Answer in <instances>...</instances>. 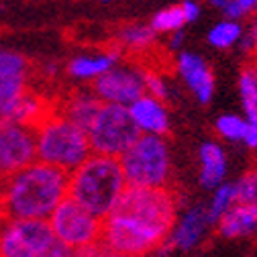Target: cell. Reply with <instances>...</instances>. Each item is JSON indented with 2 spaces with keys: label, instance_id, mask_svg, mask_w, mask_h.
<instances>
[{
  "label": "cell",
  "instance_id": "6da1fadb",
  "mask_svg": "<svg viewBox=\"0 0 257 257\" xmlns=\"http://www.w3.org/2000/svg\"><path fill=\"white\" fill-rule=\"evenodd\" d=\"M176 194L168 188L126 186L116 206L102 218L104 249L145 257L162 247L176 220Z\"/></svg>",
  "mask_w": 257,
  "mask_h": 257
},
{
  "label": "cell",
  "instance_id": "7a4b0ae2",
  "mask_svg": "<svg viewBox=\"0 0 257 257\" xmlns=\"http://www.w3.org/2000/svg\"><path fill=\"white\" fill-rule=\"evenodd\" d=\"M68 172L39 159L0 180L5 216L47 220L68 196Z\"/></svg>",
  "mask_w": 257,
  "mask_h": 257
},
{
  "label": "cell",
  "instance_id": "3957f363",
  "mask_svg": "<svg viewBox=\"0 0 257 257\" xmlns=\"http://www.w3.org/2000/svg\"><path fill=\"white\" fill-rule=\"evenodd\" d=\"M126 180L118 157L90 153L68 176V196L104 218L120 200Z\"/></svg>",
  "mask_w": 257,
  "mask_h": 257
},
{
  "label": "cell",
  "instance_id": "277c9868",
  "mask_svg": "<svg viewBox=\"0 0 257 257\" xmlns=\"http://www.w3.org/2000/svg\"><path fill=\"white\" fill-rule=\"evenodd\" d=\"M37 159L63 172H74L92 153L86 128L78 126L55 108L35 126Z\"/></svg>",
  "mask_w": 257,
  "mask_h": 257
},
{
  "label": "cell",
  "instance_id": "5b68a950",
  "mask_svg": "<svg viewBox=\"0 0 257 257\" xmlns=\"http://www.w3.org/2000/svg\"><path fill=\"white\" fill-rule=\"evenodd\" d=\"M126 186L135 188H168L172 180V151L166 135H145L131 143L120 157Z\"/></svg>",
  "mask_w": 257,
  "mask_h": 257
},
{
  "label": "cell",
  "instance_id": "8992f818",
  "mask_svg": "<svg viewBox=\"0 0 257 257\" xmlns=\"http://www.w3.org/2000/svg\"><path fill=\"white\" fill-rule=\"evenodd\" d=\"M92 153L120 157L131 143L139 137V128L135 126L126 106L104 104L86 128Z\"/></svg>",
  "mask_w": 257,
  "mask_h": 257
},
{
  "label": "cell",
  "instance_id": "52a82bcc",
  "mask_svg": "<svg viewBox=\"0 0 257 257\" xmlns=\"http://www.w3.org/2000/svg\"><path fill=\"white\" fill-rule=\"evenodd\" d=\"M51 233L57 241L70 249H80L92 243H100L102 218L66 196L47 218Z\"/></svg>",
  "mask_w": 257,
  "mask_h": 257
},
{
  "label": "cell",
  "instance_id": "ba28073f",
  "mask_svg": "<svg viewBox=\"0 0 257 257\" xmlns=\"http://www.w3.org/2000/svg\"><path fill=\"white\" fill-rule=\"evenodd\" d=\"M53 243L47 220L5 216L0 222V257H45Z\"/></svg>",
  "mask_w": 257,
  "mask_h": 257
},
{
  "label": "cell",
  "instance_id": "9c48e42d",
  "mask_svg": "<svg viewBox=\"0 0 257 257\" xmlns=\"http://www.w3.org/2000/svg\"><path fill=\"white\" fill-rule=\"evenodd\" d=\"M92 92L104 104L128 106L141 94H145V66H141L139 61H118L92 82Z\"/></svg>",
  "mask_w": 257,
  "mask_h": 257
},
{
  "label": "cell",
  "instance_id": "30bf717a",
  "mask_svg": "<svg viewBox=\"0 0 257 257\" xmlns=\"http://www.w3.org/2000/svg\"><path fill=\"white\" fill-rule=\"evenodd\" d=\"M37 159L35 126L0 116V180Z\"/></svg>",
  "mask_w": 257,
  "mask_h": 257
},
{
  "label": "cell",
  "instance_id": "8fae6325",
  "mask_svg": "<svg viewBox=\"0 0 257 257\" xmlns=\"http://www.w3.org/2000/svg\"><path fill=\"white\" fill-rule=\"evenodd\" d=\"M174 63H176V72L184 82V86L188 88V92L200 104H210L214 96V88H216V80H214V72L210 68V63L200 53L184 51V49L176 53Z\"/></svg>",
  "mask_w": 257,
  "mask_h": 257
},
{
  "label": "cell",
  "instance_id": "7c38bea8",
  "mask_svg": "<svg viewBox=\"0 0 257 257\" xmlns=\"http://www.w3.org/2000/svg\"><path fill=\"white\" fill-rule=\"evenodd\" d=\"M210 227H212V220L206 212V206H202V204L190 206L180 216H176L166 243L170 249L190 251L202 243V239Z\"/></svg>",
  "mask_w": 257,
  "mask_h": 257
},
{
  "label": "cell",
  "instance_id": "4fadbf2b",
  "mask_svg": "<svg viewBox=\"0 0 257 257\" xmlns=\"http://www.w3.org/2000/svg\"><path fill=\"white\" fill-rule=\"evenodd\" d=\"M126 108L135 126L139 128V133H145V135H168L170 133L172 120H170V108L166 100L155 98L151 94H141Z\"/></svg>",
  "mask_w": 257,
  "mask_h": 257
},
{
  "label": "cell",
  "instance_id": "5bb4252c",
  "mask_svg": "<svg viewBox=\"0 0 257 257\" xmlns=\"http://www.w3.org/2000/svg\"><path fill=\"white\" fill-rule=\"evenodd\" d=\"M122 59V51L112 45L104 51H92V53H80L74 55L68 61V76L76 82H88L92 84L96 78H100L104 72H108L112 66Z\"/></svg>",
  "mask_w": 257,
  "mask_h": 257
},
{
  "label": "cell",
  "instance_id": "9a60e30c",
  "mask_svg": "<svg viewBox=\"0 0 257 257\" xmlns=\"http://www.w3.org/2000/svg\"><path fill=\"white\" fill-rule=\"evenodd\" d=\"M51 110H53V106L43 98L41 94L23 90L21 94H17L15 98H11L5 104V110L0 116L15 120V122H21V124H27V126H37Z\"/></svg>",
  "mask_w": 257,
  "mask_h": 257
},
{
  "label": "cell",
  "instance_id": "2e32d148",
  "mask_svg": "<svg viewBox=\"0 0 257 257\" xmlns=\"http://www.w3.org/2000/svg\"><path fill=\"white\" fill-rule=\"evenodd\" d=\"M214 224L222 239L251 237L257 233V206L237 200Z\"/></svg>",
  "mask_w": 257,
  "mask_h": 257
},
{
  "label": "cell",
  "instance_id": "e0dca14e",
  "mask_svg": "<svg viewBox=\"0 0 257 257\" xmlns=\"http://www.w3.org/2000/svg\"><path fill=\"white\" fill-rule=\"evenodd\" d=\"M157 33L149 23H126L116 31V47L128 55H147L157 45Z\"/></svg>",
  "mask_w": 257,
  "mask_h": 257
},
{
  "label": "cell",
  "instance_id": "ac0fdd59",
  "mask_svg": "<svg viewBox=\"0 0 257 257\" xmlns=\"http://www.w3.org/2000/svg\"><path fill=\"white\" fill-rule=\"evenodd\" d=\"M102 102L92 90H76L70 92L66 98L59 102V110L66 118H70L72 122H76L82 128H88L90 122L94 120V116L98 114Z\"/></svg>",
  "mask_w": 257,
  "mask_h": 257
},
{
  "label": "cell",
  "instance_id": "d6986e66",
  "mask_svg": "<svg viewBox=\"0 0 257 257\" xmlns=\"http://www.w3.org/2000/svg\"><path fill=\"white\" fill-rule=\"evenodd\" d=\"M198 159H200V184L206 190H212L218 184L227 182L229 162H227V153H224L222 145L214 141L202 143L198 151Z\"/></svg>",
  "mask_w": 257,
  "mask_h": 257
},
{
  "label": "cell",
  "instance_id": "ffe728a7",
  "mask_svg": "<svg viewBox=\"0 0 257 257\" xmlns=\"http://www.w3.org/2000/svg\"><path fill=\"white\" fill-rule=\"evenodd\" d=\"M237 88L243 106V116L257 124V61L255 59H249L239 70Z\"/></svg>",
  "mask_w": 257,
  "mask_h": 257
},
{
  "label": "cell",
  "instance_id": "44dd1931",
  "mask_svg": "<svg viewBox=\"0 0 257 257\" xmlns=\"http://www.w3.org/2000/svg\"><path fill=\"white\" fill-rule=\"evenodd\" d=\"M245 33V25L243 21L237 19H229V17H222L220 21H216L206 33V41L212 49L224 51V49H233L239 45L241 37Z\"/></svg>",
  "mask_w": 257,
  "mask_h": 257
},
{
  "label": "cell",
  "instance_id": "7402d4cb",
  "mask_svg": "<svg viewBox=\"0 0 257 257\" xmlns=\"http://www.w3.org/2000/svg\"><path fill=\"white\" fill-rule=\"evenodd\" d=\"M235 202H237V188H235V184L222 182V184H218L216 188H212L210 202L206 204V212H208L212 224H214L224 212H227Z\"/></svg>",
  "mask_w": 257,
  "mask_h": 257
},
{
  "label": "cell",
  "instance_id": "603a6c76",
  "mask_svg": "<svg viewBox=\"0 0 257 257\" xmlns=\"http://www.w3.org/2000/svg\"><path fill=\"white\" fill-rule=\"evenodd\" d=\"M29 70L31 66L25 55L0 47V80H27Z\"/></svg>",
  "mask_w": 257,
  "mask_h": 257
},
{
  "label": "cell",
  "instance_id": "cb8c5ba5",
  "mask_svg": "<svg viewBox=\"0 0 257 257\" xmlns=\"http://www.w3.org/2000/svg\"><path fill=\"white\" fill-rule=\"evenodd\" d=\"M149 25L153 27V31L157 35H170L178 29H184L188 23L184 19V13H182L180 5H174V7H166L162 11H157L151 17Z\"/></svg>",
  "mask_w": 257,
  "mask_h": 257
},
{
  "label": "cell",
  "instance_id": "d4e9b609",
  "mask_svg": "<svg viewBox=\"0 0 257 257\" xmlns=\"http://www.w3.org/2000/svg\"><path fill=\"white\" fill-rule=\"evenodd\" d=\"M247 118L243 114H220L214 122V131L222 141L229 143H241L245 128H247Z\"/></svg>",
  "mask_w": 257,
  "mask_h": 257
},
{
  "label": "cell",
  "instance_id": "484cf974",
  "mask_svg": "<svg viewBox=\"0 0 257 257\" xmlns=\"http://www.w3.org/2000/svg\"><path fill=\"white\" fill-rule=\"evenodd\" d=\"M145 94H151V96H155V98H162V100H168L170 94H172L168 76H164L159 70L145 68Z\"/></svg>",
  "mask_w": 257,
  "mask_h": 257
},
{
  "label": "cell",
  "instance_id": "4316f807",
  "mask_svg": "<svg viewBox=\"0 0 257 257\" xmlns=\"http://www.w3.org/2000/svg\"><path fill=\"white\" fill-rule=\"evenodd\" d=\"M235 188H237V200L257 206V166L247 170L241 176V180L235 184Z\"/></svg>",
  "mask_w": 257,
  "mask_h": 257
},
{
  "label": "cell",
  "instance_id": "83f0119b",
  "mask_svg": "<svg viewBox=\"0 0 257 257\" xmlns=\"http://www.w3.org/2000/svg\"><path fill=\"white\" fill-rule=\"evenodd\" d=\"M253 13H257V0H229L227 7L222 9V17L229 19H249L253 17Z\"/></svg>",
  "mask_w": 257,
  "mask_h": 257
},
{
  "label": "cell",
  "instance_id": "f1b7e54d",
  "mask_svg": "<svg viewBox=\"0 0 257 257\" xmlns=\"http://www.w3.org/2000/svg\"><path fill=\"white\" fill-rule=\"evenodd\" d=\"M23 90H27V80H0V114L5 110V104Z\"/></svg>",
  "mask_w": 257,
  "mask_h": 257
},
{
  "label": "cell",
  "instance_id": "f546056e",
  "mask_svg": "<svg viewBox=\"0 0 257 257\" xmlns=\"http://www.w3.org/2000/svg\"><path fill=\"white\" fill-rule=\"evenodd\" d=\"M180 9L184 13L186 23H196L202 15V7L196 3V0H184V3H180Z\"/></svg>",
  "mask_w": 257,
  "mask_h": 257
},
{
  "label": "cell",
  "instance_id": "4dcf8cb0",
  "mask_svg": "<svg viewBox=\"0 0 257 257\" xmlns=\"http://www.w3.org/2000/svg\"><path fill=\"white\" fill-rule=\"evenodd\" d=\"M241 143L249 149V151H257V124L255 122H247V128H245V135L241 139Z\"/></svg>",
  "mask_w": 257,
  "mask_h": 257
},
{
  "label": "cell",
  "instance_id": "1f68e13d",
  "mask_svg": "<svg viewBox=\"0 0 257 257\" xmlns=\"http://www.w3.org/2000/svg\"><path fill=\"white\" fill-rule=\"evenodd\" d=\"M184 41H186L184 29H178V31H174V33L168 35V49H170L172 53H178V51L184 47Z\"/></svg>",
  "mask_w": 257,
  "mask_h": 257
},
{
  "label": "cell",
  "instance_id": "d6a6232c",
  "mask_svg": "<svg viewBox=\"0 0 257 257\" xmlns=\"http://www.w3.org/2000/svg\"><path fill=\"white\" fill-rule=\"evenodd\" d=\"M247 35H249V41H251V57L257 61V15L251 17V23L247 27Z\"/></svg>",
  "mask_w": 257,
  "mask_h": 257
},
{
  "label": "cell",
  "instance_id": "836d02e7",
  "mask_svg": "<svg viewBox=\"0 0 257 257\" xmlns=\"http://www.w3.org/2000/svg\"><path fill=\"white\" fill-rule=\"evenodd\" d=\"M96 257H133V255H126V253H120V251H112V249H102Z\"/></svg>",
  "mask_w": 257,
  "mask_h": 257
},
{
  "label": "cell",
  "instance_id": "e575fe53",
  "mask_svg": "<svg viewBox=\"0 0 257 257\" xmlns=\"http://www.w3.org/2000/svg\"><path fill=\"white\" fill-rule=\"evenodd\" d=\"M227 3H229V0H208V5H210L214 11H220V13H222L224 7H227Z\"/></svg>",
  "mask_w": 257,
  "mask_h": 257
},
{
  "label": "cell",
  "instance_id": "d590c367",
  "mask_svg": "<svg viewBox=\"0 0 257 257\" xmlns=\"http://www.w3.org/2000/svg\"><path fill=\"white\" fill-rule=\"evenodd\" d=\"M5 218V208H3V198H0V222Z\"/></svg>",
  "mask_w": 257,
  "mask_h": 257
},
{
  "label": "cell",
  "instance_id": "8d00e7d4",
  "mask_svg": "<svg viewBox=\"0 0 257 257\" xmlns=\"http://www.w3.org/2000/svg\"><path fill=\"white\" fill-rule=\"evenodd\" d=\"M102 3H110V0H102Z\"/></svg>",
  "mask_w": 257,
  "mask_h": 257
}]
</instances>
